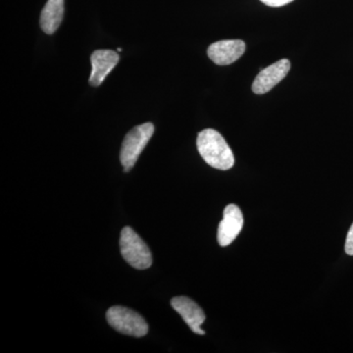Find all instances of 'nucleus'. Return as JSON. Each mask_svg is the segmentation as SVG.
Instances as JSON below:
<instances>
[{
	"mask_svg": "<svg viewBox=\"0 0 353 353\" xmlns=\"http://www.w3.org/2000/svg\"><path fill=\"white\" fill-rule=\"evenodd\" d=\"M345 252L353 256V223L348 231L347 241H345Z\"/></svg>",
	"mask_w": 353,
	"mask_h": 353,
	"instance_id": "nucleus-11",
	"label": "nucleus"
},
{
	"mask_svg": "<svg viewBox=\"0 0 353 353\" xmlns=\"http://www.w3.org/2000/svg\"><path fill=\"white\" fill-rule=\"evenodd\" d=\"M245 41L241 39H227L211 44L208 54L215 64L225 66L240 59L245 53Z\"/></svg>",
	"mask_w": 353,
	"mask_h": 353,
	"instance_id": "nucleus-7",
	"label": "nucleus"
},
{
	"mask_svg": "<svg viewBox=\"0 0 353 353\" xmlns=\"http://www.w3.org/2000/svg\"><path fill=\"white\" fill-rule=\"evenodd\" d=\"M243 226V216L236 204H229L223 212V220L218 227V243L225 248L231 245L240 234Z\"/></svg>",
	"mask_w": 353,
	"mask_h": 353,
	"instance_id": "nucleus-5",
	"label": "nucleus"
},
{
	"mask_svg": "<svg viewBox=\"0 0 353 353\" xmlns=\"http://www.w3.org/2000/svg\"><path fill=\"white\" fill-rule=\"evenodd\" d=\"M64 17V0H48L39 19L41 30L46 34L57 31Z\"/></svg>",
	"mask_w": 353,
	"mask_h": 353,
	"instance_id": "nucleus-10",
	"label": "nucleus"
},
{
	"mask_svg": "<svg viewBox=\"0 0 353 353\" xmlns=\"http://www.w3.org/2000/svg\"><path fill=\"white\" fill-rule=\"evenodd\" d=\"M153 134L154 126L152 123L139 125L128 132L123 141L120 153L121 164L124 167L125 172L131 171Z\"/></svg>",
	"mask_w": 353,
	"mask_h": 353,
	"instance_id": "nucleus-3",
	"label": "nucleus"
},
{
	"mask_svg": "<svg viewBox=\"0 0 353 353\" xmlns=\"http://www.w3.org/2000/svg\"><path fill=\"white\" fill-rule=\"evenodd\" d=\"M172 307L182 316L183 321L194 333L197 334H205V332L201 328L205 321L206 316L203 310L194 301L185 296H176L172 299Z\"/></svg>",
	"mask_w": 353,
	"mask_h": 353,
	"instance_id": "nucleus-9",
	"label": "nucleus"
},
{
	"mask_svg": "<svg viewBox=\"0 0 353 353\" xmlns=\"http://www.w3.org/2000/svg\"><path fill=\"white\" fill-rule=\"evenodd\" d=\"M108 324L116 331L127 336L141 338L148 333L145 318L132 309L124 306H113L106 312Z\"/></svg>",
	"mask_w": 353,
	"mask_h": 353,
	"instance_id": "nucleus-4",
	"label": "nucleus"
},
{
	"mask_svg": "<svg viewBox=\"0 0 353 353\" xmlns=\"http://www.w3.org/2000/svg\"><path fill=\"white\" fill-rule=\"evenodd\" d=\"M120 252L123 259L139 270H145L152 265V252L131 227H125L121 231Z\"/></svg>",
	"mask_w": 353,
	"mask_h": 353,
	"instance_id": "nucleus-2",
	"label": "nucleus"
},
{
	"mask_svg": "<svg viewBox=\"0 0 353 353\" xmlns=\"http://www.w3.org/2000/svg\"><path fill=\"white\" fill-rule=\"evenodd\" d=\"M197 150L204 161L218 170L226 171L234 165V153L219 132L206 129L199 132Z\"/></svg>",
	"mask_w": 353,
	"mask_h": 353,
	"instance_id": "nucleus-1",
	"label": "nucleus"
},
{
	"mask_svg": "<svg viewBox=\"0 0 353 353\" xmlns=\"http://www.w3.org/2000/svg\"><path fill=\"white\" fill-rule=\"evenodd\" d=\"M119 54L116 51L109 50H95L90 57L92 61V73H90V83L92 87H99L110 72L115 68L119 62Z\"/></svg>",
	"mask_w": 353,
	"mask_h": 353,
	"instance_id": "nucleus-8",
	"label": "nucleus"
},
{
	"mask_svg": "<svg viewBox=\"0 0 353 353\" xmlns=\"http://www.w3.org/2000/svg\"><path fill=\"white\" fill-rule=\"evenodd\" d=\"M260 1L263 2L264 4L268 6L281 7L287 6V4L290 3L294 0H260Z\"/></svg>",
	"mask_w": 353,
	"mask_h": 353,
	"instance_id": "nucleus-12",
	"label": "nucleus"
},
{
	"mask_svg": "<svg viewBox=\"0 0 353 353\" xmlns=\"http://www.w3.org/2000/svg\"><path fill=\"white\" fill-rule=\"evenodd\" d=\"M290 70V62L281 59L267 67L259 74L252 83V92L256 94H264L270 92L281 81L284 80Z\"/></svg>",
	"mask_w": 353,
	"mask_h": 353,
	"instance_id": "nucleus-6",
	"label": "nucleus"
}]
</instances>
